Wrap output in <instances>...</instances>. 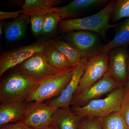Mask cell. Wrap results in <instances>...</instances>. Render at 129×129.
Segmentation results:
<instances>
[{
    "label": "cell",
    "mask_w": 129,
    "mask_h": 129,
    "mask_svg": "<svg viewBox=\"0 0 129 129\" xmlns=\"http://www.w3.org/2000/svg\"><path fill=\"white\" fill-rule=\"evenodd\" d=\"M77 129H103L99 118L85 117L81 120Z\"/></svg>",
    "instance_id": "d4e9b609"
},
{
    "label": "cell",
    "mask_w": 129,
    "mask_h": 129,
    "mask_svg": "<svg viewBox=\"0 0 129 129\" xmlns=\"http://www.w3.org/2000/svg\"><path fill=\"white\" fill-rule=\"evenodd\" d=\"M13 69L40 83L61 72L48 63L42 52L35 53Z\"/></svg>",
    "instance_id": "52a82bcc"
},
{
    "label": "cell",
    "mask_w": 129,
    "mask_h": 129,
    "mask_svg": "<svg viewBox=\"0 0 129 129\" xmlns=\"http://www.w3.org/2000/svg\"><path fill=\"white\" fill-rule=\"evenodd\" d=\"M109 60L108 52L101 53L88 59L73 98L89 88L106 74L108 69Z\"/></svg>",
    "instance_id": "8992f818"
},
{
    "label": "cell",
    "mask_w": 129,
    "mask_h": 129,
    "mask_svg": "<svg viewBox=\"0 0 129 129\" xmlns=\"http://www.w3.org/2000/svg\"><path fill=\"white\" fill-rule=\"evenodd\" d=\"M50 43L67 58L73 68L75 67L81 59L80 53L77 48L68 42L57 40L50 41Z\"/></svg>",
    "instance_id": "ffe728a7"
},
{
    "label": "cell",
    "mask_w": 129,
    "mask_h": 129,
    "mask_svg": "<svg viewBox=\"0 0 129 129\" xmlns=\"http://www.w3.org/2000/svg\"><path fill=\"white\" fill-rule=\"evenodd\" d=\"M120 87L107 73L96 83L72 99L70 106L82 107L90 102L99 99Z\"/></svg>",
    "instance_id": "30bf717a"
},
{
    "label": "cell",
    "mask_w": 129,
    "mask_h": 129,
    "mask_svg": "<svg viewBox=\"0 0 129 129\" xmlns=\"http://www.w3.org/2000/svg\"><path fill=\"white\" fill-rule=\"evenodd\" d=\"M73 69L60 72L42 81L25 101L43 102L46 100L59 96L71 80Z\"/></svg>",
    "instance_id": "277c9868"
},
{
    "label": "cell",
    "mask_w": 129,
    "mask_h": 129,
    "mask_svg": "<svg viewBox=\"0 0 129 129\" xmlns=\"http://www.w3.org/2000/svg\"><path fill=\"white\" fill-rule=\"evenodd\" d=\"M97 34L91 31L78 30L67 33L66 38L68 42L77 48L81 58L89 59L99 55L104 46Z\"/></svg>",
    "instance_id": "ba28073f"
},
{
    "label": "cell",
    "mask_w": 129,
    "mask_h": 129,
    "mask_svg": "<svg viewBox=\"0 0 129 129\" xmlns=\"http://www.w3.org/2000/svg\"><path fill=\"white\" fill-rule=\"evenodd\" d=\"M28 102H16L0 105V126L23 121Z\"/></svg>",
    "instance_id": "5bb4252c"
},
{
    "label": "cell",
    "mask_w": 129,
    "mask_h": 129,
    "mask_svg": "<svg viewBox=\"0 0 129 129\" xmlns=\"http://www.w3.org/2000/svg\"><path fill=\"white\" fill-rule=\"evenodd\" d=\"M88 60L87 58H81L78 63L74 67L72 79L61 94L48 102L54 111L58 108L70 107L74 94L78 87Z\"/></svg>",
    "instance_id": "7c38bea8"
},
{
    "label": "cell",
    "mask_w": 129,
    "mask_h": 129,
    "mask_svg": "<svg viewBox=\"0 0 129 129\" xmlns=\"http://www.w3.org/2000/svg\"><path fill=\"white\" fill-rule=\"evenodd\" d=\"M61 0H25L22 7V12L30 16L47 14L52 11V8L61 4Z\"/></svg>",
    "instance_id": "e0dca14e"
},
{
    "label": "cell",
    "mask_w": 129,
    "mask_h": 129,
    "mask_svg": "<svg viewBox=\"0 0 129 129\" xmlns=\"http://www.w3.org/2000/svg\"><path fill=\"white\" fill-rule=\"evenodd\" d=\"M0 129H32L23 121L10 123L0 126Z\"/></svg>",
    "instance_id": "4316f807"
},
{
    "label": "cell",
    "mask_w": 129,
    "mask_h": 129,
    "mask_svg": "<svg viewBox=\"0 0 129 129\" xmlns=\"http://www.w3.org/2000/svg\"><path fill=\"white\" fill-rule=\"evenodd\" d=\"M22 13V10L17 11L13 12H0V20L3 21L5 19L8 18L13 19L14 20L18 18L21 14Z\"/></svg>",
    "instance_id": "83f0119b"
},
{
    "label": "cell",
    "mask_w": 129,
    "mask_h": 129,
    "mask_svg": "<svg viewBox=\"0 0 129 129\" xmlns=\"http://www.w3.org/2000/svg\"><path fill=\"white\" fill-rule=\"evenodd\" d=\"M99 118L103 129H129L119 112L111 113L105 117Z\"/></svg>",
    "instance_id": "44dd1931"
},
{
    "label": "cell",
    "mask_w": 129,
    "mask_h": 129,
    "mask_svg": "<svg viewBox=\"0 0 129 129\" xmlns=\"http://www.w3.org/2000/svg\"><path fill=\"white\" fill-rule=\"evenodd\" d=\"M128 46L117 47L108 51L107 73L120 86H125L128 76Z\"/></svg>",
    "instance_id": "9c48e42d"
},
{
    "label": "cell",
    "mask_w": 129,
    "mask_h": 129,
    "mask_svg": "<svg viewBox=\"0 0 129 129\" xmlns=\"http://www.w3.org/2000/svg\"><path fill=\"white\" fill-rule=\"evenodd\" d=\"M39 129H59L56 125L53 123L48 125L46 127H43Z\"/></svg>",
    "instance_id": "f1b7e54d"
},
{
    "label": "cell",
    "mask_w": 129,
    "mask_h": 129,
    "mask_svg": "<svg viewBox=\"0 0 129 129\" xmlns=\"http://www.w3.org/2000/svg\"><path fill=\"white\" fill-rule=\"evenodd\" d=\"M61 20V15L57 12L51 11L47 13L43 22L42 35L48 36L53 34L58 29V24Z\"/></svg>",
    "instance_id": "7402d4cb"
},
{
    "label": "cell",
    "mask_w": 129,
    "mask_h": 129,
    "mask_svg": "<svg viewBox=\"0 0 129 129\" xmlns=\"http://www.w3.org/2000/svg\"><path fill=\"white\" fill-rule=\"evenodd\" d=\"M129 44V18L120 23L115 32L114 37L108 43L101 48L99 54L108 52L111 49Z\"/></svg>",
    "instance_id": "d6986e66"
},
{
    "label": "cell",
    "mask_w": 129,
    "mask_h": 129,
    "mask_svg": "<svg viewBox=\"0 0 129 129\" xmlns=\"http://www.w3.org/2000/svg\"><path fill=\"white\" fill-rule=\"evenodd\" d=\"M114 2L115 1H110L103 9L92 16L61 20L58 26V32L64 34L74 31L86 30L94 32L106 39L108 30L120 23L111 24L109 23Z\"/></svg>",
    "instance_id": "6da1fadb"
},
{
    "label": "cell",
    "mask_w": 129,
    "mask_h": 129,
    "mask_svg": "<svg viewBox=\"0 0 129 129\" xmlns=\"http://www.w3.org/2000/svg\"><path fill=\"white\" fill-rule=\"evenodd\" d=\"M46 14H35L30 16V21L32 32L36 35H42L43 22Z\"/></svg>",
    "instance_id": "cb8c5ba5"
},
{
    "label": "cell",
    "mask_w": 129,
    "mask_h": 129,
    "mask_svg": "<svg viewBox=\"0 0 129 129\" xmlns=\"http://www.w3.org/2000/svg\"><path fill=\"white\" fill-rule=\"evenodd\" d=\"M40 83L13 69L0 85L1 104L25 101Z\"/></svg>",
    "instance_id": "7a4b0ae2"
},
{
    "label": "cell",
    "mask_w": 129,
    "mask_h": 129,
    "mask_svg": "<svg viewBox=\"0 0 129 129\" xmlns=\"http://www.w3.org/2000/svg\"><path fill=\"white\" fill-rule=\"evenodd\" d=\"M50 42L42 52L48 63L61 72L68 71L73 68L67 58L51 45Z\"/></svg>",
    "instance_id": "ac0fdd59"
},
{
    "label": "cell",
    "mask_w": 129,
    "mask_h": 129,
    "mask_svg": "<svg viewBox=\"0 0 129 129\" xmlns=\"http://www.w3.org/2000/svg\"><path fill=\"white\" fill-rule=\"evenodd\" d=\"M108 0H74L64 6L55 7L52 8V11L57 12L62 19H72L86 10L92 8L104 6L108 4Z\"/></svg>",
    "instance_id": "4fadbf2b"
},
{
    "label": "cell",
    "mask_w": 129,
    "mask_h": 129,
    "mask_svg": "<svg viewBox=\"0 0 129 129\" xmlns=\"http://www.w3.org/2000/svg\"><path fill=\"white\" fill-rule=\"evenodd\" d=\"M124 18H129V0L115 1L110 19L115 23Z\"/></svg>",
    "instance_id": "603a6c76"
},
{
    "label": "cell",
    "mask_w": 129,
    "mask_h": 129,
    "mask_svg": "<svg viewBox=\"0 0 129 129\" xmlns=\"http://www.w3.org/2000/svg\"><path fill=\"white\" fill-rule=\"evenodd\" d=\"M82 118L72 112L70 107L62 108L54 111L52 121L59 129H77Z\"/></svg>",
    "instance_id": "9a60e30c"
},
{
    "label": "cell",
    "mask_w": 129,
    "mask_h": 129,
    "mask_svg": "<svg viewBox=\"0 0 129 129\" xmlns=\"http://www.w3.org/2000/svg\"><path fill=\"white\" fill-rule=\"evenodd\" d=\"M119 112L120 113L125 122L129 127V90L127 89L126 93L120 104Z\"/></svg>",
    "instance_id": "484cf974"
},
{
    "label": "cell",
    "mask_w": 129,
    "mask_h": 129,
    "mask_svg": "<svg viewBox=\"0 0 129 129\" xmlns=\"http://www.w3.org/2000/svg\"><path fill=\"white\" fill-rule=\"evenodd\" d=\"M128 53V78H127V83L125 85V87H126V89L127 90H129V53Z\"/></svg>",
    "instance_id": "f546056e"
},
{
    "label": "cell",
    "mask_w": 129,
    "mask_h": 129,
    "mask_svg": "<svg viewBox=\"0 0 129 129\" xmlns=\"http://www.w3.org/2000/svg\"><path fill=\"white\" fill-rule=\"evenodd\" d=\"M50 41L39 40L29 45L3 52L0 56V77L35 53L43 52Z\"/></svg>",
    "instance_id": "5b68a950"
},
{
    "label": "cell",
    "mask_w": 129,
    "mask_h": 129,
    "mask_svg": "<svg viewBox=\"0 0 129 129\" xmlns=\"http://www.w3.org/2000/svg\"><path fill=\"white\" fill-rule=\"evenodd\" d=\"M126 91L125 86H120L106 98L94 100L82 107H72L70 109L82 118L105 117L111 113L119 112Z\"/></svg>",
    "instance_id": "3957f363"
},
{
    "label": "cell",
    "mask_w": 129,
    "mask_h": 129,
    "mask_svg": "<svg viewBox=\"0 0 129 129\" xmlns=\"http://www.w3.org/2000/svg\"><path fill=\"white\" fill-rule=\"evenodd\" d=\"M48 103L28 102L23 122L32 129H39L52 123L54 112Z\"/></svg>",
    "instance_id": "8fae6325"
},
{
    "label": "cell",
    "mask_w": 129,
    "mask_h": 129,
    "mask_svg": "<svg viewBox=\"0 0 129 129\" xmlns=\"http://www.w3.org/2000/svg\"><path fill=\"white\" fill-rule=\"evenodd\" d=\"M30 16L22 13L18 18L5 25V35L8 41L14 42L20 39L25 34Z\"/></svg>",
    "instance_id": "2e32d148"
},
{
    "label": "cell",
    "mask_w": 129,
    "mask_h": 129,
    "mask_svg": "<svg viewBox=\"0 0 129 129\" xmlns=\"http://www.w3.org/2000/svg\"><path fill=\"white\" fill-rule=\"evenodd\" d=\"M6 22L3 21H1L0 22V37H1L3 32V27H5Z\"/></svg>",
    "instance_id": "4dcf8cb0"
}]
</instances>
